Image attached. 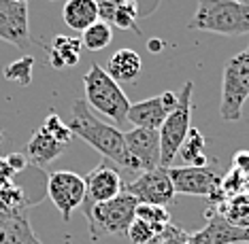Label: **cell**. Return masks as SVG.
I'll return each instance as SVG.
<instances>
[{
	"label": "cell",
	"instance_id": "cell-2",
	"mask_svg": "<svg viewBox=\"0 0 249 244\" xmlns=\"http://www.w3.org/2000/svg\"><path fill=\"white\" fill-rule=\"evenodd\" d=\"M188 28L222 36H243L249 34V4L236 0H198Z\"/></svg>",
	"mask_w": 249,
	"mask_h": 244
},
{
	"label": "cell",
	"instance_id": "cell-19",
	"mask_svg": "<svg viewBox=\"0 0 249 244\" xmlns=\"http://www.w3.org/2000/svg\"><path fill=\"white\" fill-rule=\"evenodd\" d=\"M81 38H72V36H53L52 45H49L47 53H49V64L53 68H64V66H75L79 58H81Z\"/></svg>",
	"mask_w": 249,
	"mask_h": 244
},
{
	"label": "cell",
	"instance_id": "cell-25",
	"mask_svg": "<svg viewBox=\"0 0 249 244\" xmlns=\"http://www.w3.org/2000/svg\"><path fill=\"white\" fill-rule=\"evenodd\" d=\"M141 15H143V11H141L139 0H124L113 15L111 26H117L122 30H137V21Z\"/></svg>",
	"mask_w": 249,
	"mask_h": 244
},
{
	"label": "cell",
	"instance_id": "cell-14",
	"mask_svg": "<svg viewBox=\"0 0 249 244\" xmlns=\"http://www.w3.org/2000/svg\"><path fill=\"white\" fill-rule=\"evenodd\" d=\"M205 217L207 225L196 234H190L188 244H247V229L232 228L228 221L209 208Z\"/></svg>",
	"mask_w": 249,
	"mask_h": 244
},
{
	"label": "cell",
	"instance_id": "cell-33",
	"mask_svg": "<svg viewBox=\"0 0 249 244\" xmlns=\"http://www.w3.org/2000/svg\"><path fill=\"white\" fill-rule=\"evenodd\" d=\"M160 49H162V41H158V38L149 41V51H160Z\"/></svg>",
	"mask_w": 249,
	"mask_h": 244
},
{
	"label": "cell",
	"instance_id": "cell-16",
	"mask_svg": "<svg viewBox=\"0 0 249 244\" xmlns=\"http://www.w3.org/2000/svg\"><path fill=\"white\" fill-rule=\"evenodd\" d=\"M143 70L141 55L132 49H117L109 58L107 64V75L115 83H134Z\"/></svg>",
	"mask_w": 249,
	"mask_h": 244
},
{
	"label": "cell",
	"instance_id": "cell-18",
	"mask_svg": "<svg viewBox=\"0 0 249 244\" xmlns=\"http://www.w3.org/2000/svg\"><path fill=\"white\" fill-rule=\"evenodd\" d=\"M0 244H43L30 228L28 212H18L0 225Z\"/></svg>",
	"mask_w": 249,
	"mask_h": 244
},
{
	"label": "cell",
	"instance_id": "cell-27",
	"mask_svg": "<svg viewBox=\"0 0 249 244\" xmlns=\"http://www.w3.org/2000/svg\"><path fill=\"white\" fill-rule=\"evenodd\" d=\"M43 128L47 130V132L52 134L55 140H60L62 145H71L72 138H75V136H72V132L69 130V126H66V123L60 119V115H55V113H49V115L45 117Z\"/></svg>",
	"mask_w": 249,
	"mask_h": 244
},
{
	"label": "cell",
	"instance_id": "cell-24",
	"mask_svg": "<svg viewBox=\"0 0 249 244\" xmlns=\"http://www.w3.org/2000/svg\"><path fill=\"white\" fill-rule=\"evenodd\" d=\"M134 219H141L145 221L147 225L156 229V234L166 228L171 223V212H168L166 206H154V204H139L137 206V212H134Z\"/></svg>",
	"mask_w": 249,
	"mask_h": 244
},
{
	"label": "cell",
	"instance_id": "cell-6",
	"mask_svg": "<svg viewBox=\"0 0 249 244\" xmlns=\"http://www.w3.org/2000/svg\"><path fill=\"white\" fill-rule=\"evenodd\" d=\"M192 94H194V81H185L179 96V102L175 111L168 113L162 128L158 130L160 136V163L162 168H173L175 157L179 155V149L183 145L185 136L192 128Z\"/></svg>",
	"mask_w": 249,
	"mask_h": 244
},
{
	"label": "cell",
	"instance_id": "cell-17",
	"mask_svg": "<svg viewBox=\"0 0 249 244\" xmlns=\"http://www.w3.org/2000/svg\"><path fill=\"white\" fill-rule=\"evenodd\" d=\"M62 19L72 30L83 32L100 19L98 4L96 0H66L64 9H62Z\"/></svg>",
	"mask_w": 249,
	"mask_h": 244
},
{
	"label": "cell",
	"instance_id": "cell-38",
	"mask_svg": "<svg viewBox=\"0 0 249 244\" xmlns=\"http://www.w3.org/2000/svg\"><path fill=\"white\" fill-rule=\"evenodd\" d=\"M0 140H2V130H0Z\"/></svg>",
	"mask_w": 249,
	"mask_h": 244
},
{
	"label": "cell",
	"instance_id": "cell-12",
	"mask_svg": "<svg viewBox=\"0 0 249 244\" xmlns=\"http://www.w3.org/2000/svg\"><path fill=\"white\" fill-rule=\"evenodd\" d=\"M0 41L18 49L30 47V19L28 4L15 0H0Z\"/></svg>",
	"mask_w": 249,
	"mask_h": 244
},
{
	"label": "cell",
	"instance_id": "cell-11",
	"mask_svg": "<svg viewBox=\"0 0 249 244\" xmlns=\"http://www.w3.org/2000/svg\"><path fill=\"white\" fill-rule=\"evenodd\" d=\"M177 102H179V96L175 92H162L160 96L147 98L143 102H137V104H130L126 121H130L134 128L158 132L162 128L164 119L168 117V113L175 111Z\"/></svg>",
	"mask_w": 249,
	"mask_h": 244
},
{
	"label": "cell",
	"instance_id": "cell-21",
	"mask_svg": "<svg viewBox=\"0 0 249 244\" xmlns=\"http://www.w3.org/2000/svg\"><path fill=\"white\" fill-rule=\"evenodd\" d=\"M205 136L198 132L196 128H190L188 136H185L183 145L179 149V155L183 162H188V166H196V168H202L207 166V155H205Z\"/></svg>",
	"mask_w": 249,
	"mask_h": 244
},
{
	"label": "cell",
	"instance_id": "cell-28",
	"mask_svg": "<svg viewBox=\"0 0 249 244\" xmlns=\"http://www.w3.org/2000/svg\"><path fill=\"white\" fill-rule=\"evenodd\" d=\"M126 236H128V240L132 242V244H151L158 234H156V229L151 228V225L145 223V221L134 219L132 223H130Z\"/></svg>",
	"mask_w": 249,
	"mask_h": 244
},
{
	"label": "cell",
	"instance_id": "cell-15",
	"mask_svg": "<svg viewBox=\"0 0 249 244\" xmlns=\"http://www.w3.org/2000/svg\"><path fill=\"white\" fill-rule=\"evenodd\" d=\"M66 149H69V145H62L60 140H55L53 136L41 126L32 134L30 143L26 146V153H28V162H30L32 166L45 168L53 160H58Z\"/></svg>",
	"mask_w": 249,
	"mask_h": 244
},
{
	"label": "cell",
	"instance_id": "cell-4",
	"mask_svg": "<svg viewBox=\"0 0 249 244\" xmlns=\"http://www.w3.org/2000/svg\"><path fill=\"white\" fill-rule=\"evenodd\" d=\"M139 202L130 194L122 191L109 202H100L89 206L83 217L88 221L89 236L98 240L100 236H124L134 221V212H137Z\"/></svg>",
	"mask_w": 249,
	"mask_h": 244
},
{
	"label": "cell",
	"instance_id": "cell-13",
	"mask_svg": "<svg viewBox=\"0 0 249 244\" xmlns=\"http://www.w3.org/2000/svg\"><path fill=\"white\" fill-rule=\"evenodd\" d=\"M124 140H126V149L134 163L139 166L141 172L160 168V136L158 132L143 128H132L124 132Z\"/></svg>",
	"mask_w": 249,
	"mask_h": 244
},
{
	"label": "cell",
	"instance_id": "cell-35",
	"mask_svg": "<svg viewBox=\"0 0 249 244\" xmlns=\"http://www.w3.org/2000/svg\"><path fill=\"white\" fill-rule=\"evenodd\" d=\"M236 2H241V4H249V0H236Z\"/></svg>",
	"mask_w": 249,
	"mask_h": 244
},
{
	"label": "cell",
	"instance_id": "cell-3",
	"mask_svg": "<svg viewBox=\"0 0 249 244\" xmlns=\"http://www.w3.org/2000/svg\"><path fill=\"white\" fill-rule=\"evenodd\" d=\"M83 89H86V100L88 106L107 119H111L117 128L124 126L128 119L130 111V100L120 87V83H115L107 75L105 68L98 64H92L88 70V75L83 77Z\"/></svg>",
	"mask_w": 249,
	"mask_h": 244
},
{
	"label": "cell",
	"instance_id": "cell-7",
	"mask_svg": "<svg viewBox=\"0 0 249 244\" xmlns=\"http://www.w3.org/2000/svg\"><path fill=\"white\" fill-rule=\"evenodd\" d=\"M168 177L175 187V194L207 197L209 208H217L226 200V195L219 189L222 174L211 166H173L168 168Z\"/></svg>",
	"mask_w": 249,
	"mask_h": 244
},
{
	"label": "cell",
	"instance_id": "cell-20",
	"mask_svg": "<svg viewBox=\"0 0 249 244\" xmlns=\"http://www.w3.org/2000/svg\"><path fill=\"white\" fill-rule=\"evenodd\" d=\"M209 211H213L215 214L226 219L232 228L249 229V197L245 194L228 197V200H224L217 208H209Z\"/></svg>",
	"mask_w": 249,
	"mask_h": 244
},
{
	"label": "cell",
	"instance_id": "cell-10",
	"mask_svg": "<svg viewBox=\"0 0 249 244\" xmlns=\"http://www.w3.org/2000/svg\"><path fill=\"white\" fill-rule=\"evenodd\" d=\"M86 183V200H83V212L89 206L100 202H109L115 195H120L124 191V180H122V172L113 166L111 162H100L92 172H88L83 177Z\"/></svg>",
	"mask_w": 249,
	"mask_h": 244
},
{
	"label": "cell",
	"instance_id": "cell-23",
	"mask_svg": "<svg viewBox=\"0 0 249 244\" xmlns=\"http://www.w3.org/2000/svg\"><path fill=\"white\" fill-rule=\"evenodd\" d=\"M32 66H35V58L32 55H24V58L11 62L2 68V77L11 83H18L21 87H28L32 81Z\"/></svg>",
	"mask_w": 249,
	"mask_h": 244
},
{
	"label": "cell",
	"instance_id": "cell-32",
	"mask_svg": "<svg viewBox=\"0 0 249 244\" xmlns=\"http://www.w3.org/2000/svg\"><path fill=\"white\" fill-rule=\"evenodd\" d=\"M7 163H9V168L13 170L15 174H19V172H24V170L30 166V162H28V157L26 155H21V153H9L7 157Z\"/></svg>",
	"mask_w": 249,
	"mask_h": 244
},
{
	"label": "cell",
	"instance_id": "cell-30",
	"mask_svg": "<svg viewBox=\"0 0 249 244\" xmlns=\"http://www.w3.org/2000/svg\"><path fill=\"white\" fill-rule=\"evenodd\" d=\"M124 2V0H96V4H98V17L100 21H105V24L111 26L113 21V15H115L117 7Z\"/></svg>",
	"mask_w": 249,
	"mask_h": 244
},
{
	"label": "cell",
	"instance_id": "cell-26",
	"mask_svg": "<svg viewBox=\"0 0 249 244\" xmlns=\"http://www.w3.org/2000/svg\"><path fill=\"white\" fill-rule=\"evenodd\" d=\"M245 183H247V179L243 177L241 172H236L234 168H230L228 172L222 177L219 189H222V194L226 195V200H228V197H234V195H243V194H245Z\"/></svg>",
	"mask_w": 249,
	"mask_h": 244
},
{
	"label": "cell",
	"instance_id": "cell-22",
	"mask_svg": "<svg viewBox=\"0 0 249 244\" xmlns=\"http://www.w3.org/2000/svg\"><path fill=\"white\" fill-rule=\"evenodd\" d=\"M113 41V30L109 24H105V21H96L88 28V30H83V36H81V45L86 47L88 51H103L111 45Z\"/></svg>",
	"mask_w": 249,
	"mask_h": 244
},
{
	"label": "cell",
	"instance_id": "cell-9",
	"mask_svg": "<svg viewBox=\"0 0 249 244\" xmlns=\"http://www.w3.org/2000/svg\"><path fill=\"white\" fill-rule=\"evenodd\" d=\"M124 191L132 195L139 204H154V206H168L177 195L168 177V168L162 166L141 172L139 177L124 185Z\"/></svg>",
	"mask_w": 249,
	"mask_h": 244
},
{
	"label": "cell",
	"instance_id": "cell-39",
	"mask_svg": "<svg viewBox=\"0 0 249 244\" xmlns=\"http://www.w3.org/2000/svg\"><path fill=\"white\" fill-rule=\"evenodd\" d=\"M151 244H154V242H151Z\"/></svg>",
	"mask_w": 249,
	"mask_h": 244
},
{
	"label": "cell",
	"instance_id": "cell-31",
	"mask_svg": "<svg viewBox=\"0 0 249 244\" xmlns=\"http://www.w3.org/2000/svg\"><path fill=\"white\" fill-rule=\"evenodd\" d=\"M232 168L241 172L245 179H249V151H236L232 157Z\"/></svg>",
	"mask_w": 249,
	"mask_h": 244
},
{
	"label": "cell",
	"instance_id": "cell-29",
	"mask_svg": "<svg viewBox=\"0 0 249 244\" xmlns=\"http://www.w3.org/2000/svg\"><path fill=\"white\" fill-rule=\"evenodd\" d=\"M188 238H190V234L183 228H179V225H175V223H168L166 228L154 238V244H188Z\"/></svg>",
	"mask_w": 249,
	"mask_h": 244
},
{
	"label": "cell",
	"instance_id": "cell-8",
	"mask_svg": "<svg viewBox=\"0 0 249 244\" xmlns=\"http://www.w3.org/2000/svg\"><path fill=\"white\" fill-rule=\"evenodd\" d=\"M47 197L58 208L62 219L69 223L71 214L86 200V183L83 177L71 170H58L47 177Z\"/></svg>",
	"mask_w": 249,
	"mask_h": 244
},
{
	"label": "cell",
	"instance_id": "cell-36",
	"mask_svg": "<svg viewBox=\"0 0 249 244\" xmlns=\"http://www.w3.org/2000/svg\"><path fill=\"white\" fill-rule=\"evenodd\" d=\"M15 2H21V4H26V2H28V0H15Z\"/></svg>",
	"mask_w": 249,
	"mask_h": 244
},
{
	"label": "cell",
	"instance_id": "cell-37",
	"mask_svg": "<svg viewBox=\"0 0 249 244\" xmlns=\"http://www.w3.org/2000/svg\"><path fill=\"white\" fill-rule=\"evenodd\" d=\"M247 244H249V229H247Z\"/></svg>",
	"mask_w": 249,
	"mask_h": 244
},
{
	"label": "cell",
	"instance_id": "cell-1",
	"mask_svg": "<svg viewBox=\"0 0 249 244\" xmlns=\"http://www.w3.org/2000/svg\"><path fill=\"white\" fill-rule=\"evenodd\" d=\"M69 130L72 136L86 140V143L96 149L107 162H111L117 170L130 174H141L139 166L134 163V160L130 157V153L126 149V140H124V132H120L115 126L100 121L94 115V111L88 106V102L83 98H79L72 102L71 106V117H69Z\"/></svg>",
	"mask_w": 249,
	"mask_h": 244
},
{
	"label": "cell",
	"instance_id": "cell-5",
	"mask_svg": "<svg viewBox=\"0 0 249 244\" xmlns=\"http://www.w3.org/2000/svg\"><path fill=\"white\" fill-rule=\"evenodd\" d=\"M249 98V45L226 62L222 77L219 117L224 121H239L243 104Z\"/></svg>",
	"mask_w": 249,
	"mask_h": 244
},
{
	"label": "cell",
	"instance_id": "cell-34",
	"mask_svg": "<svg viewBox=\"0 0 249 244\" xmlns=\"http://www.w3.org/2000/svg\"><path fill=\"white\" fill-rule=\"evenodd\" d=\"M245 195L249 197V179H247V183H245Z\"/></svg>",
	"mask_w": 249,
	"mask_h": 244
}]
</instances>
